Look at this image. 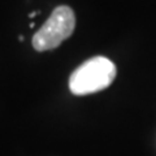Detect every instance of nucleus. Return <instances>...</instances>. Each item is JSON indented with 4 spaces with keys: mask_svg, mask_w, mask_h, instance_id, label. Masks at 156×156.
Returning a JSON list of instances; mask_svg holds the SVG:
<instances>
[{
    "mask_svg": "<svg viewBox=\"0 0 156 156\" xmlns=\"http://www.w3.org/2000/svg\"><path fill=\"white\" fill-rule=\"evenodd\" d=\"M116 77V66L109 58L96 56L85 61L72 73L69 89L74 95L94 94L107 89Z\"/></svg>",
    "mask_w": 156,
    "mask_h": 156,
    "instance_id": "obj_1",
    "label": "nucleus"
},
{
    "mask_svg": "<svg viewBox=\"0 0 156 156\" xmlns=\"http://www.w3.org/2000/svg\"><path fill=\"white\" fill-rule=\"evenodd\" d=\"M76 27V16L73 9L61 5L53 9L51 16L33 37V47L37 51L53 50L72 35Z\"/></svg>",
    "mask_w": 156,
    "mask_h": 156,
    "instance_id": "obj_2",
    "label": "nucleus"
},
{
    "mask_svg": "<svg viewBox=\"0 0 156 156\" xmlns=\"http://www.w3.org/2000/svg\"><path fill=\"white\" fill-rule=\"evenodd\" d=\"M39 13H41V12H39V11H35V12H31V13H30V18H33L34 16H37V14H39Z\"/></svg>",
    "mask_w": 156,
    "mask_h": 156,
    "instance_id": "obj_3",
    "label": "nucleus"
}]
</instances>
